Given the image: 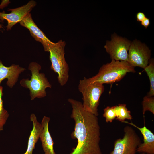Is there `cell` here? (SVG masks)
<instances>
[{"mask_svg": "<svg viewBox=\"0 0 154 154\" xmlns=\"http://www.w3.org/2000/svg\"><path fill=\"white\" fill-rule=\"evenodd\" d=\"M137 20L138 22H141L146 17L144 13L142 12H138L136 15Z\"/></svg>", "mask_w": 154, "mask_h": 154, "instance_id": "obj_20", "label": "cell"}, {"mask_svg": "<svg viewBox=\"0 0 154 154\" xmlns=\"http://www.w3.org/2000/svg\"><path fill=\"white\" fill-rule=\"evenodd\" d=\"M78 87L79 91L82 95V104L84 108L98 116L100 98L104 89L103 84L87 82L84 78L80 80Z\"/></svg>", "mask_w": 154, "mask_h": 154, "instance_id": "obj_5", "label": "cell"}, {"mask_svg": "<svg viewBox=\"0 0 154 154\" xmlns=\"http://www.w3.org/2000/svg\"><path fill=\"white\" fill-rule=\"evenodd\" d=\"M149 64L144 68L149 77L150 83V89L147 96H153L154 95V63L153 59L150 60Z\"/></svg>", "mask_w": 154, "mask_h": 154, "instance_id": "obj_16", "label": "cell"}, {"mask_svg": "<svg viewBox=\"0 0 154 154\" xmlns=\"http://www.w3.org/2000/svg\"><path fill=\"white\" fill-rule=\"evenodd\" d=\"M66 42L61 40L54 43L49 48L51 68L57 74L58 80L61 86L65 85L69 78V67L65 57Z\"/></svg>", "mask_w": 154, "mask_h": 154, "instance_id": "obj_4", "label": "cell"}, {"mask_svg": "<svg viewBox=\"0 0 154 154\" xmlns=\"http://www.w3.org/2000/svg\"><path fill=\"white\" fill-rule=\"evenodd\" d=\"M141 24L146 29L147 28L150 24L149 19L147 17L145 18L141 22Z\"/></svg>", "mask_w": 154, "mask_h": 154, "instance_id": "obj_21", "label": "cell"}, {"mask_svg": "<svg viewBox=\"0 0 154 154\" xmlns=\"http://www.w3.org/2000/svg\"><path fill=\"white\" fill-rule=\"evenodd\" d=\"M142 112L143 115L146 111H149L154 114V98L153 96H145L142 102Z\"/></svg>", "mask_w": 154, "mask_h": 154, "instance_id": "obj_18", "label": "cell"}, {"mask_svg": "<svg viewBox=\"0 0 154 154\" xmlns=\"http://www.w3.org/2000/svg\"><path fill=\"white\" fill-rule=\"evenodd\" d=\"M36 2L34 0H31L27 4L19 7L9 9L10 13H7L3 11L0 12V21H3L6 20L7 24L6 26L7 31L10 30L12 27L16 23H20L36 6Z\"/></svg>", "mask_w": 154, "mask_h": 154, "instance_id": "obj_9", "label": "cell"}, {"mask_svg": "<svg viewBox=\"0 0 154 154\" xmlns=\"http://www.w3.org/2000/svg\"><path fill=\"white\" fill-rule=\"evenodd\" d=\"M103 116L105 118L106 122H112L116 117L114 106H108L104 108Z\"/></svg>", "mask_w": 154, "mask_h": 154, "instance_id": "obj_19", "label": "cell"}, {"mask_svg": "<svg viewBox=\"0 0 154 154\" xmlns=\"http://www.w3.org/2000/svg\"><path fill=\"white\" fill-rule=\"evenodd\" d=\"M68 101L72 106L71 116L75 123L71 136L77 141L76 147L70 154H102L97 116L86 110L80 102L72 98Z\"/></svg>", "mask_w": 154, "mask_h": 154, "instance_id": "obj_1", "label": "cell"}, {"mask_svg": "<svg viewBox=\"0 0 154 154\" xmlns=\"http://www.w3.org/2000/svg\"><path fill=\"white\" fill-rule=\"evenodd\" d=\"M139 154H147L144 153H140Z\"/></svg>", "mask_w": 154, "mask_h": 154, "instance_id": "obj_24", "label": "cell"}, {"mask_svg": "<svg viewBox=\"0 0 154 154\" xmlns=\"http://www.w3.org/2000/svg\"><path fill=\"white\" fill-rule=\"evenodd\" d=\"M50 120V118L46 116L43 118L41 123L43 129L39 138L45 154H56L53 148L54 143L48 129Z\"/></svg>", "mask_w": 154, "mask_h": 154, "instance_id": "obj_13", "label": "cell"}, {"mask_svg": "<svg viewBox=\"0 0 154 154\" xmlns=\"http://www.w3.org/2000/svg\"><path fill=\"white\" fill-rule=\"evenodd\" d=\"M30 119L33 123V127L29 138L27 149L23 154H32L35 144L38 141L43 129L41 123L38 121L34 114L31 115Z\"/></svg>", "mask_w": 154, "mask_h": 154, "instance_id": "obj_14", "label": "cell"}, {"mask_svg": "<svg viewBox=\"0 0 154 154\" xmlns=\"http://www.w3.org/2000/svg\"><path fill=\"white\" fill-rule=\"evenodd\" d=\"M114 108L116 119L121 122L126 119L132 120L131 112L128 110L125 104H119L114 106Z\"/></svg>", "mask_w": 154, "mask_h": 154, "instance_id": "obj_15", "label": "cell"}, {"mask_svg": "<svg viewBox=\"0 0 154 154\" xmlns=\"http://www.w3.org/2000/svg\"><path fill=\"white\" fill-rule=\"evenodd\" d=\"M135 72L134 67L128 62L112 60L103 65L98 73L89 78H84L88 83L111 84L120 81L128 72Z\"/></svg>", "mask_w": 154, "mask_h": 154, "instance_id": "obj_2", "label": "cell"}, {"mask_svg": "<svg viewBox=\"0 0 154 154\" xmlns=\"http://www.w3.org/2000/svg\"><path fill=\"white\" fill-rule=\"evenodd\" d=\"M151 50L145 44L134 40L131 42L128 53V62L131 66L145 68L149 63Z\"/></svg>", "mask_w": 154, "mask_h": 154, "instance_id": "obj_8", "label": "cell"}, {"mask_svg": "<svg viewBox=\"0 0 154 154\" xmlns=\"http://www.w3.org/2000/svg\"><path fill=\"white\" fill-rule=\"evenodd\" d=\"M20 25L28 29L35 40L40 42L45 51L48 52L50 47L54 42L51 41L37 26L33 21L30 13L28 14L20 22Z\"/></svg>", "mask_w": 154, "mask_h": 154, "instance_id": "obj_10", "label": "cell"}, {"mask_svg": "<svg viewBox=\"0 0 154 154\" xmlns=\"http://www.w3.org/2000/svg\"><path fill=\"white\" fill-rule=\"evenodd\" d=\"M124 131L123 137L115 141L113 150L110 154H136L137 149L141 143L139 137L131 126L125 127Z\"/></svg>", "mask_w": 154, "mask_h": 154, "instance_id": "obj_6", "label": "cell"}, {"mask_svg": "<svg viewBox=\"0 0 154 154\" xmlns=\"http://www.w3.org/2000/svg\"><path fill=\"white\" fill-rule=\"evenodd\" d=\"M9 1L2 0L0 4V9H3L8 4Z\"/></svg>", "mask_w": 154, "mask_h": 154, "instance_id": "obj_22", "label": "cell"}, {"mask_svg": "<svg viewBox=\"0 0 154 154\" xmlns=\"http://www.w3.org/2000/svg\"><path fill=\"white\" fill-rule=\"evenodd\" d=\"M131 43L129 40L114 33L112 35L111 40L107 41L104 48L112 60L127 62Z\"/></svg>", "mask_w": 154, "mask_h": 154, "instance_id": "obj_7", "label": "cell"}, {"mask_svg": "<svg viewBox=\"0 0 154 154\" xmlns=\"http://www.w3.org/2000/svg\"><path fill=\"white\" fill-rule=\"evenodd\" d=\"M1 22V21H0V22ZM4 29V28L3 27V25L0 24V29Z\"/></svg>", "mask_w": 154, "mask_h": 154, "instance_id": "obj_23", "label": "cell"}, {"mask_svg": "<svg viewBox=\"0 0 154 154\" xmlns=\"http://www.w3.org/2000/svg\"><path fill=\"white\" fill-rule=\"evenodd\" d=\"M24 70V68L18 65L13 64L9 67L5 66L0 60V86L2 81L7 78V85L12 88L17 81L19 74Z\"/></svg>", "mask_w": 154, "mask_h": 154, "instance_id": "obj_11", "label": "cell"}, {"mask_svg": "<svg viewBox=\"0 0 154 154\" xmlns=\"http://www.w3.org/2000/svg\"><path fill=\"white\" fill-rule=\"evenodd\" d=\"M124 123L138 129L141 132L143 137V143H141L137 147L136 152L147 154H154V135L145 125L142 127H139L132 122L124 121Z\"/></svg>", "mask_w": 154, "mask_h": 154, "instance_id": "obj_12", "label": "cell"}, {"mask_svg": "<svg viewBox=\"0 0 154 154\" xmlns=\"http://www.w3.org/2000/svg\"><path fill=\"white\" fill-rule=\"evenodd\" d=\"M3 88L0 86V132L3 129V126L5 124L9 116L8 111L4 108L2 99Z\"/></svg>", "mask_w": 154, "mask_h": 154, "instance_id": "obj_17", "label": "cell"}, {"mask_svg": "<svg viewBox=\"0 0 154 154\" xmlns=\"http://www.w3.org/2000/svg\"><path fill=\"white\" fill-rule=\"evenodd\" d=\"M41 68V66L37 63H30L28 69L31 72V78L30 80L27 78L23 79L20 82L21 86L29 90L31 100L36 98L45 97L46 95V89L51 88L52 87L45 74L39 73Z\"/></svg>", "mask_w": 154, "mask_h": 154, "instance_id": "obj_3", "label": "cell"}]
</instances>
